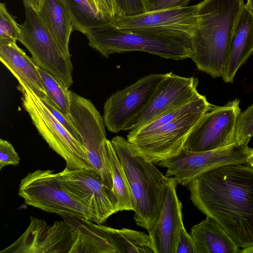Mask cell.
<instances>
[{"label":"cell","instance_id":"6da1fadb","mask_svg":"<svg viewBox=\"0 0 253 253\" xmlns=\"http://www.w3.org/2000/svg\"><path fill=\"white\" fill-rule=\"evenodd\" d=\"M187 186L193 205L239 248L253 245V167L247 161L213 169Z\"/></svg>","mask_w":253,"mask_h":253},{"label":"cell","instance_id":"7a4b0ae2","mask_svg":"<svg viewBox=\"0 0 253 253\" xmlns=\"http://www.w3.org/2000/svg\"><path fill=\"white\" fill-rule=\"evenodd\" d=\"M243 0H203L197 5V26L190 58L212 78L223 77Z\"/></svg>","mask_w":253,"mask_h":253},{"label":"cell","instance_id":"3957f363","mask_svg":"<svg viewBox=\"0 0 253 253\" xmlns=\"http://www.w3.org/2000/svg\"><path fill=\"white\" fill-rule=\"evenodd\" d=\"M111 141L128 182L134 204L135 222L149 232L159 216L170 178L138 153L126 139L116 136Z\"/></svg>","mask_w":253,"mask_h":253},{"label":"cell","instance_id":"277c9868","mask_svg":"<svg viewBox=\"0 0 253 253\" xmlns=\"http://www.w3.org/2000/svg\"><path fill=\"white\" fill-rule=\"evenodd\" d=\"M88 44L102 56L129 51H142L160 57L182 60L190 57L192 42L174 36L120 29L112 23L89 29L85 34Z\"/></svg>","mask_w":253,"mask_h":253},{"label":"cell","instance_id":"5b68a950","mask_svg":"<svg viewBox=\"0 0 253 253\" xmlns=\"http://www.w3.org/2000/svg\"><path fill=\"white\" fill-rule=\"evenodd\" d=\"M18 82L24 109L40 134L65 160L66 168L70 169H93L83 144L57 120L31 88L21 81Z\"/></svg>","mask_w":253,"mask_h":253},{"label":"cell","instance_id":"8992f818","mask_svg":"<svg viewBox=\"0 0 253 253\" xmlns=\"http://www.w3.org/2000/svg\"><path fill=\"white\" fill-rule=\"evenodd\" d=\"M18 195L25 203L49 213L78 216L94 222V216L62 186L58 172L37 169L21 179Z\"/></svg>","mask_w":253,"mask_h":253},{"label":"cell","instance_id":"52a82bcc","mask_svg":"<svg viewBox=\"0 0 253 253\" xmlns=\"http://www.w3.org/2000/svg\"><path fill=\"white\" fill-rule=\"evenodd\" d=\"M68 117L79 134L89 162L105 184L113 189V180L106 157V133L103 117L89 100L69 91Z\"/></svg>","mask_w":253,"mask_h":253},{"label":"cell","instance_id":"ba28073f","mask_svg":"<svg viewBox=\"0 0 253 253\" xmlns=\"http://www.w3.org/2000/svg\"><path fill=\"white\" fill-rule=\"evenodd\" d=\"M25 20L21 25V42L29 51L40 68L52 74L69 88L73 83L70 58L60 51L37 11L25 6Z\"/></svg>","mask_w":253,"mask_h":253},{"label":"cell","instance_id":"9c48e42d","mask_svg":"<svg viewBox=\"0 0 253 253\" xmlns=\"http://www.w3.org/2000/svg\"><path fill=\"white\" fill-rule=\"evenodd\" d=\"M252 148L237 143L223 148L205 152L184 150L177 156L158 164L167 169L165 176L177 184L187 186L201 175L223 165L246 162Z\"/></svg>","mask_w":253,"mask_h":253},{"label":"cell","instance_id":"30bf717a","mask_svg":"<svg viewBox=\"0 0 253 253\" xmlns=\"http://www.w3.org/2000/svg\"><path fill=\"white\" fill-rule=\"evenodd\" d=\"M239 103V100L235 99L222 106L210 104L189 135L183 149L205 152L236 143V129L241 113Z\"/></svg>","mask_w":253,"mask_h":253},{"label":"cell","instance_id":"8fae6325","mask_svg":"<svg viewBox=\"0 0 253 253\" xmlns=\"http://www.w3.org/2000/svg\"><path fill=\"white\" fill-rule=\"evenodd\" d=\"M58 174L65 189L92 212L94 223L101 224L119 212L118 200L114 190L94 170L65 167Z\"/></svg>","mask_w":253,"mask_h":253},{"label":"cell","instance_id":"7c38bea8","mask_svg":"<svg viewBox=\"0 0 253 253\" xmlns=\"http://www.w3.org/2000/svg\"><path fill=\"white\" fill-rule=\"evenodd\" d=\"M197 5L149 11L135 16H118L117 28L139 33L170 35L191 41L197 30Z\"/></svg>","mask_w":253,"mask_h":253},{"label":"cell","instance_id":"4fadbf2b","mask_svg":"<svg viewBox=\"0 0 253 253\" xmlns=\"http://www.w3.org/2000/svg\"><path fill=\"white\" fill-rule=\"evenodd\" d=\"M166 73L150 74L113 93L104 104L103 119L112 133L124 131L126 125L147 106Z\"/></svg>","mask_w":253,"mask_h":253},{"label":"cell","instance_id":"5bb4252c","mask_svg":"<svg viewBox=\"0 0 253 253\" xmlns=\"http://www.w3.org/2000/svg\"><path fill=\"white\" fill-rule=\"evenodd\" d=\"M209 107L184 115L128 143L154 164L176 156Z\"/></svg>","mask_w":253,"mask_h":253},{"label":"cell","instance_id":"9a60e30c","mask_svg":"<svg viewBox=\"0 0 253 253\" xmlns=\"http://www.w3.org/2000/svg\"><path fill=\"white\" fill-rule=\"evenodd\" d=\"M198 78L166 73L145 108L126 126L124 131L137 129L161 115L185 104L200 94Z\"/></svg>","mask_w":253,"mask_h":253},{"label":"cell","instance_id":"2e32d148","mask_svg":"<svg viewBox=\"0 0 253 253\" xmlns=\"http://www.w3.org/2000/svg\"><path fill=\"white\" fill-rule=\"evenodd\" d=\"M74 242V228L66 220L49 225L31 217L25 232L0 253H71Z\"/></svg>","mask_w":253,"mask_h":253},{"label":"cell","instance_id":"e0dca14e","mask_svg":"<svg viewBox=\"0 0 253 253\" xmlns=\"http://www.w3.org/2000/svg\"><path fill=\"white\" fill-rule=\"evenodd\" d=\"M177 183L170 178L165 189L159 216L148 232L154 253H175L177 239L184 226L182 205L176 192Z\"/></svg>","mask_w":253,"mask_h":253},{"label":"cell","instance_id":"ac0fdd59","mask_svg":"<svg viewBox=\"0 0 253 253\" xmlns=\"http://www.w3.org/2000/svg\"><path fill=\"white\" fill-rule=\"evenodd\" d=\"M253 53V13L243 6L232 36L224 74L225 83H233L238 69Z\"/></svg>","mask_w":253,"mask_h":253},{"label":"cell","instance_id":"d6986e66","mask_svg":"<svg viewBox=\"0 0 253 253\" xmlns=\"http://www.w3.org/2000/svg\"><path fill=\"white\" fill-rule=\"evenodd\" d=\"M0 60L18 81L26 84L40 99L48 97L38 65L16 42H0Z\"/></svg>","mask_w":253,"mask_h":253},{"label":"cell","instance_id":"ffe728a7","mask_svg":"<svg viewBox=\"0 0 253 253\" xmlns=\"http://www.w3.org/2000/svg\"><path fill=\"white\" fill-rule=\"evenodd\" d=\"M195 253H239L241 250L223 228L212 218H206L191 228Z\"/></svg>","mask_w":253,"mask_h":253},{"label":"cell","instance_id":"44dd1931","mask_svg":"<svg viewBox=\"0 0 253 253\" xmlns=\"http://www.w3.org/2000/svg\"><path fill=\"white\" fill-rule=\"evenodd\" d=\"M63 54L68 58L73 31L72 15L63 0H42L38 13Z\"/></svg>","mask_w":253,"mask_h":253},{"label":"cell","instance_id":"7402d4cb","mask_svg":"<svg viewBox=\"0 0 253 253\" xmlns=\"http://www.w3.org/2000/svg\"><path fill=\"white\" fill-rule=\"evenodd\" d=\"M104 150L113 180V190L118 200V211L134 210L128 182L111 140L107 139Z\"/></svg>","mask_w":253,"mask_h":253},{"label":"cell","instance_id":"603a6c76","mask_svg":"<svg viewBox=\"0 0 253 253\" xmlns=\"http://www.w3.org/2000/svg\"><path fill=\"white\" fill-rule=\"evenodd\" d=\"M210 104L206 97L200 94L192 101L161 115L137 129L130 130L126 135V140L128 142H130L140 138L184 115L207 108Z\"/></svg>","mask_w":253,"mask_h":253},{"label":"cell","instance_id":"cb8c5ba5","mask_svg":"<svg viewBox=\"0 0 253 253\" xmlns=\"http://www.w3.org/2000/svg\"><path fill=\"white\" fill-rule=\"evenodd\" d=\"M72 17L73 31L85 34L91 28L109 23L101 18L87 0H63Z\"/></svg>","mask_w":253,"mask_h":253},{"label":"cell","instance_id":"d4e9b609","mask_svg":"<svg viewBox=\"0 0 253 253\" xmlns=\"http://www.w3.org/2000/svg\"><path fill=\"white\" fill-rule=\"evenodd\" d=\"M38 70L48 97L64 114L68 116L70 90L51 73L38 66Z\"/></svg>","mask_w":253,"mask_h":253},{"label":"cell","instance_id":"484cf974","mask_svg":"<svg viewBox=\"0 0 253 253\" xmlns=\"http://www.w3.org/2000/svg\"><path fill=\"white\" fill-rule=\"evenodd\" d=\"M20 29L13 16L8 12L4 3L0 4V42H16Z\"/></svg>","mask_w":253,"mask_h":253},{"label":"cell","instance_id":"4316f807","mask_svg":"<svg viewBox=\"0 0 253 253\" xmlns=\"http://www.w3.org/2000/svg\"><path fill=\"white\" fill-rule=\"evenodd\" d=\"M253 136V104L240 113L236 129V141L239 145H248Z\"/></svg>","mask_w":253,"mask_h":253},{"label":"cell","instance_id":"83f0119b","mask_svg":"<svg viewBox=\"0 0 253 253\" xmlns=\"http://www.w3.org/2000/svg\"><path fill=\"white\" fill-rule=\"evenodd\" d=\"M114 1L117 17L135 16L147 12V0H114Z\"/></svg>","mask_w":253,"mask_h":253},{"label":"cell","instance_id":"f1b7e54d","mask_svg":"<svg viewBox=\"0 0 253 253\" xmlns=\"http://www.w3.org/2000/svg\"><path fill=\"white\" fill-rule=\"evenodd\" d=\"M40 99L57 120L73 137L82 143L81 137L72 125L69 117L64 114L48 97Z\"/></svg>","mask_w":253,"mask_h":253},{"label":"cell","instance_id":"f546056e","mask_svg":"<svg viewBox=\"0 0 253 253\" xmlns=\"http://www.w3.org/2000/svg\"><path fill=\"white\" fill-rule=\"evenodd\" d=\"M20 159L12 145L6 140L0 139V170L6 166H17Z\"/></svg>","mask_w":253,"mask_h":253},{"label":"cell","instance_id":"4dcf8cb0","mask_svg":"<svg viewBox=\"0 0 253 253\" xmlns=\"http://www.w3.org/2000/svg\"><path fill=\"white\" fill-rule=\"evenodd\" d=\"M175 253H195L193 240L184 226L178 233Z\"/></svg>","mask_w":253,"mask_h":253},{"label":"cell","instance_id":"1f68e13d","mask_svg":"<svg viewBox=\"0 0 253 253\" xmlns=\"http://www.w3.org/2000/svg\"><path fill=\"white\" fill-rule=\"evenodd\" d=\"M100 16L109 23H113L117 17L114 0H96Z\"/></svg>","mask_w":253,"mask_h":253},{"label":"cell","instance_id":"d6a6232c","mask_svg":"<svg viewBox=\"0 0 253 253\" xmlns=\"http://www.w3.org/2000/svg\"><path fill=\"white\" fill-rule=\"evenodd\" d=\"M190 0H147V11H152L187 6Z\"/></svg>","mask_w":253,"mask_h":253},{"label":"cell","instance_id":"836d02e7","mask_svg":"<svg viewBox=\"0 0 253 253\" xmlns=\"http://www.w3.org/2000/svg\"><path fill=\"white\" fill-rule=\"evenodd\" d=\"M24 6L30 7L38 13L40 11L42 0H22Z\"/></svg>","mask_w":253,"mask_h":253},{"label":"cell","instance_id":"e575fe53","mask_svg":"<svg viewBox=\"0 0 253 253\" xmlns=\"http://www.w3.org/2000/svg\"><path fill=\"white\" fill-rule=\"evenodd\" d=\"M247 162L253 167V148H252L250 154L249 155Z\"/></svg>","mask_w":253,"mask_h":253},{"label":"cell","instance_id":"d590c367","mask_svg":"<svg viewBox=\"0 0 253 253\" xmlns=\"http://www.w3.org/2000/svg\"><path fill=\"white\" fill-rule=\"evenodd\" d=\"M87 0L88 2V3L90 4V5L92 6L93 9L99 14L96 0Z\"/></svg>","mask_w":253,"mask_h":253},{"label":"cell","instance_id":"8d00e7d4","mask_svg":"<svg viewBox=\"0 0 253 253\" xmlns=\"http://www.w3.org/2000/svg\"><path fill=\"white\" fill-rule=\"evenodd\" d=\"M253 253V245L243 248L241 250L240 253Z\"/></svg>","mask_w":253,"mask_h":253},{"label":"cell","instance_id":"74e56055","mask_svg":"<svg viewBox=\"0 0 253 253\" xmlns=\"http://www.w3.org/2000/svg\"><path fill=\"white\" fill-rule=\"evenodd\" d=\"M245 5L253 13V0H247Z\"/></svg>","mask_w":253,"mask_h":253}]
</instances>
